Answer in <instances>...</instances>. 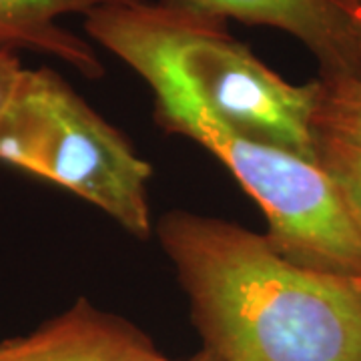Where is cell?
<instances>
[{
  "mask_svg": "<svg viewBox=\"0 0 361 361\" xmlns=\"http://www.w3.org/2000/svg\"><path fill=\"white\" fill-rule=\"evenodd\" d=\"M54 325L47 322L32 334L0 341V361H37L39 355L51 343Z\"/></svg>",
  "mask_w": 361,
  "mask_h": 361,
  "instance_id": "10",
  "label": "cell"
},
{
  "mask_svg": "<svg viewBox=\"0 0 361 361\" xmlns=\"http://www.w3.org/2000/svg\"><path fill=\"white\" fill-rule=\"evenodd\" d=\"M137 75L153 90L157 123L203 145L255 199L269 225L267 239L283 257L327 275L360 277L361 239L317 159L233 129L161 71Z\"/></svg>",
  "mask_w": 361,
  "mask_h": 361,
  "instance_id": "3",
  "label": "cell"
},
{
  "mask_svg": "<svg viewBox=\"0 0 361 361\" xmlns=\"http://www.w3.org/2000/svg\"><path fill=\"white\" fill-rule=\"evenodd\" d=\"M349 13H351V20H353V28H355V39H357V47H360V54H361V11H355L348 6Z\"/></svg>",
  "mask_w": 361,
  "mask_h": 361,
  "instance_id": "12",
  "label": "cell"
},
{
  "mask_svg": "<svg viewBox=\"0 0 361 361\" xmlns=\"http://www.w3.org/2000/svg\"><path fill=\"white\" fill-rule=\"evenodd\" d=\"M52 325L51 343L37 361H171L141 329L85 299L54 317Z\"/></svg>",
  "mask_w": 361,
  "mask_h": 361,
  "instance_id": "7",
  "label": "cell"
},
{
  "mask_svg": "<svg viewBox=\"0 0 361 361\" xmlns=\"http://www.w3.org/2000/svg\"><path fill=\"white\" fill-rule=\"evenodd\" d=\"M157 235L221 361H361V311L349 279L301 267L267 235L171 211Z\"/></svg>",
  "mask_w": 361,
  "mask_h": 361,
  "instance_id": "1",
  "label": "cell"
},
{
  "mask_svg": "<svg viewBox=\"0 0 361 361\" xmlns=\"http://www.w3.org/2000/svg\"><path fill=\"white\" fill-rule=\"evenodd\" d=\"M315 157L336 185L349 221L361 239V145L315 130Z\"/></svg>",
  "mask_w": 361,
  "mask_h": 361,
  "instance_id": "8",
  "label": "cell"
},
{
  "mask_svg": "<svg viewBox=\"0 0 361 361\" xmlns=\"http://www.w3.org/2000/svg\"><path fill=\"white\" fill-rule=\"evenodd\" d=\"M85 30L135 73L161 71L179 80L239 133L317 159L319 78L289 82L235 39L227 23L139 0L92 11Z\"/></svg>",
  "mask_w": 361,
  "mask_h": 361,
  "instance_id": "2",
  "label": "cell"
},
{
  "mask_svg": "<svg viewBox=\"0 0 361 361\" xmlns=\"http://www.w3.org/2000/svg\"><path fill=\"white\" fill-rule=\"evenodd\" d=\"M0 161L51 180L149 237L151 165L51 68H26L0 121Z\"/></svg>",
  "mask_w": 361,
  "mask_h": 361,
  "instance_id": "4",
  "label": "cell"
},
{
  "mask_svg": "<svg viewBox=\"0 0 361 361\" xmlns=\"http://www.w3.org/2000/svg\"><path fill=\"white\" fill-rule=\"evenodd\" d=\"M139 0H0V51H35L71 65L82 77L101 78L104 68L89 42L61 25L66 14Z\"/></svg>",
  "mask_w": 361,
  "mask_h": 361,
  "instance_id": "6",
  "label": "cell"
},
{
  "mask_svg": "<svg viewBox=\"0 0 361 361\" xmlns=\"http://www.w3.org/2000/svg\"><path fill=\"white\" fill-rule=\"evenodd\" d=\"M175 361V360H171ZM179 361H221L217 355H213L211 351H207V349H201V351H197L195 355L191 357H187V360H179Z\"/></svg>",
  "mask_w": 361,
  "mask_h": 361,
  "instance_id": "13",
  "label": "cell"
},
{
  "mask_svg": "<svg viewBox=\"0 0 361 361\" xmlns=\"http://www.w3.org/2000/svg\"><path fill=\"white\" fill-rule=\"evenodd\" d=\"M173 11L211 20L279 28L315 56L319 78L361 75V54L343 0H157Z\"/></svg>",
  "mask_w": 361,
  "mask_h": 361,
  "instance_id": "5",
  "label": "cell"
},
{
  "mask_svg": "<svg viewBox=\"0 0 361 361\" xmlns=\"http://www.w3.org/2000/svg\"><path fill=\"white\" fill-rule=\"evenodd\" d=\"M313 127L317 133L361 145V75L319 78Z\"/></svg>",
  "mask_w": 361,
  "mask_h": 361,
  "instance_id": "9",
  "label": "cell"
},
{
  "mask_svg": "<svg viewBox=\"0 0 361 361\" xmlns=\"http://www.w3.org/2000/svg\"><path fill=\"white\" fill-rule=\"evenodd\" d=\"M349 285H351V291H353L355 301H357V305H360L361 311V275L360 277H349Z\"/></svg>",
  "mask_w": 361,
  "mask_h": 361,
  "instance_id": "14",
  "label": "cell"
},
{
  "mask_svg": "<svg viewBox=\"0 0 361 361\" xmlns=\"http://www.w3.org/2000/svg\"><path fill=\"white\" fill-rule=\"evenodd\" d=\"M343 2L351 8H355V11H361V0H343Z\"/></svg>",
  "mask_w": 361,
  "mask_h": 361,
  "instance_id": "15",
  "label": "cell"
},
{
  "mask_svg": "<svg viewBox=\"0 0 361 361\" xmlns=\"http://www.w3.org/2000/svg\"><path fill=\"white\" fill-rule=\"evenodd\" d=\"M25 66L16 52L0 51V121L13 104L18 87L25 77Z\"/></svg>",
  "mask_w": 361,
  "mask_h": 361,
  "instance_id": "11",
  "label": "cell"
}]
</instances>
